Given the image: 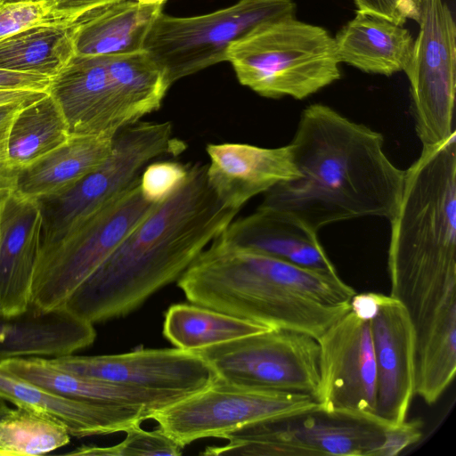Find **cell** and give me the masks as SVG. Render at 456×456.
Here are the masks:
<instances>
[{"mask_svg":"<svg viewBox=\"0 0 456 456\" xmlns=\"http://www.w3.org/2000/svg\"><path fill=\"white\" fill-rule=\"evenodd\" d=\"M300 177L264 193L259 207L285 211L318 232L338 222L392 219L405 170L384 150V136L330 106L303 110L289 143Z\"/></svg>","mask_w":456,"mask_h":456,"instance_id":"obj_1","label":"cell"},{"mask_svg":"<svg viewBox=\"0 0 456 456\" xmlns=\"http://www.w3.org/2000/svg\"><path fill=\"white\" fill-rule=\"evenodd\" d=\"M214 191L207 165L159 203L61 305L92 322L126 315L178 280L239 213Z\"/></svg>","mask_w":456,"mask_h":456,"instance_id":"obj_2","label":"cell"},{"mask_svg":"<svg viewBox=\"0 0 456 456\" xmlns=\"http://www.w3.org/2000/svg\"><path fill=\"white\" fill-rule=\"evenodd\" d=\"M389 222V296L405 308L419 339L456 315L455 131L423 146L405 170Z\"/></svg>","mask_w":456,"mask_h":456,"instance_id":"obj_3","label":"cell"},{"mask_svg":"<svg viewBox=\"0 0 456 456\" xmlns=\"http://www.w3.org/2000/svg\"><path fill=\"white\" fill-rule=\"evenodd\" d=\"M192 304L317 338L350 310L337 273L302 267L216 237L177 280Z\"/></svg>","mask_w":456,"mask_h":456,"instance_id":"obj_4","label":"cell"},{"mask_svg":"<svg viewBox=\"0 0 456 456\" xmlns=\"http://www.w3.org/2000/svg\"><path fill=\"white\" fill-rule=\"evenodd\" d=\"M239 82L272 99L302 100L341 77L334 37L296 18L258 26L227 52Z\"/></svg>","mask_w":456,"mask_h":456,"instance_id":"obj_5","label":"cell"},{"mask_svg":"<svg viewBox=\"0 0 456 456\" xmlns=\"http://www.w3.org/2000/svg\"><path fill=\"white\" fill-rule=\"evenodd\" d=\"M139 180L59 240L41 243L31 305L42 310L61 306L154 210L159 203L144 198Z\"/></svg>","mask_w":456,"mask_h":456,"instance_id":"obj_6","label":"cell"},{"mask_svg":"<svg viewBox=\"0 0 456 456\" xmlns=\"http://www.w3.org/2000/svg\"><path fill=\"white\" fill-rule=\"evenodd\" d=\"M186 144L173 136L169 122L138 121L119 130L104 161L69 187L37 200L41 243L53 242L84 218L129 188L154 159L177 156Z\"/></svg>","mask_w":456,"mask_h":456,"instance_id":"obj_7","label":"cell"},{"mask_svg":"<svg viewBox=\"0 0 456 456\" xmlns=\"http://www.w3.org/2000/svg\"><path fill=\"white\" fill-rule=\"evenodd\" d=\"M389 426L377 415L319 408L285 419L258 422L226 435L224 446L203 455L374 456Z\"/></svg>","mask_w":456,"mask_h":456,"instance_id":"obj_8","label":"cell"},{"mask_svg":"<svg viewBox=\"0 0 456 456\" xmlns=\"http://www.w3.org/2000/svg\"><path fill=\"white\" fill-rule=\"evenodd\" d=\"M292 0H238L218 11L191 17L161 13L144 50L170 84L227 61L230 46L260 25L295 18Z\"/></svg>","mask_w":456,"mask_h":456,"instance_id":"obj_9","label":"cell"},{"mask_svg":"<svg viewBox=\"0 0 456 456\" xmlns=\"http://www.w3.org/2000/svg\"><path fill=\"white\" fill-rule=\"evenodd\" d=\"M319 408L309 395L252 389L216 379L212 385L156 411L151 419L183 448L243 427L298 415Z\"/></svg>","mask_w":456,"mask_h":456,"instance_id":"obj_10","label":"cell"},{"mask_svg":"<svg viewBox=\"0 0 456 456\" xmlns=\"http://www.w3.org/2000/svg\"><path fill=\"white\" fill-rule=\"evenodd\" d=\"M224 383L312 395L319 386V346L305 333L270 329L197 351Z\"/></svg>","mask_w":456,"mask_h":456,"instance_id":"obj_11","label":"cell"},{"mask_svg":"<svg viewBox=\"0 0 456 456\" xmlns=\"http://www.w3.org/2000/svg\"><path fill=\"white\" fill-rule=\"evenodd\" d=\"M419 29L404 69L415 131L422 146L447 138L454 128L456 26L444 0H424Z\"/></svg>","mask_w":456,"mask_h":456,"instance_id":"obj_12","label":"cell"},{"mask_svg":"<svg viewBox=\"0 0 456 456\" xmlns=\"http://www.w3.org/2000/svg\"><path fill=\"white\" fill-rule=\"evenodd\" d=\"M54 99L71 135L113 138L142 114L123 72L107 55L74 54L51 79Z\"/></svg>","mask_w":456,"mask_h":456,"instance_id":"obj_13","label":"cell"},{"mask_svg":"<svg viewBox=\"0 0 456 456\" xmlns=\"http://www.w3.org/2000/svg\"><path fill=\"white\" fill-rule=\"evenodd\" d=\"M319 409L376 415V364L370 321L349 310L316 338Z\"/></svg>","mask_w":456,"mask_h":456,"instance_id":"obj_14","label":"cell"},{"mask_svg":"<svg viewBox=\"0 0 456 456\" xmlns=\"http://www.w3.org/2000/svg\"><path fill=\"white\" fill-rule=\"evenodd\" d=\"M54 366L127 387L185 396L212 385L216 374L196 352L180 348L136 349L119 354L48 358Z\"/></svg>","mask_w":456,"mask_h":456,"instance_id":"obj_15","label":"cell"},{"mask_svg":"<svg viewBox=\"0 0 456 456\" xmlns=\"http://www.w3.org/2000/svg\"><path fill=\"white\" fill-rule=\"evenodd\" d=\"M369 321L377 375L375 414L398 425L407 419L415 395V329L405 308L383 294Z\"/></svg>","mask_w":456,"mask_h":456,"instance_id":"obj_16","label":"cell"},{"mask_svg":"<svg viewBox=\"0 0 456 456\" xmlns=\"http://www.w3.org/2000/svg\"><path fill=\"white\" fill-rule=\"evenodd\" d=\"M208 183L228 206L240 208L253 197L300 177L289 144L264 148L248 143L207 146Z\"/></svg>","mask_w":456,"mask_h":456,"instance_id":"obj_17","label":"cell"},{"mask_svg":"<svg viewBox=\"0 0 456 456\" xmlns=\"http://www.w3.org/2000/svg\"><path fill=\"white\" fill-rule=\"evenodd\" d=\"M41 240L37 201L13 191L0 209L1 317L18 315L28 307Z\"/></svg>","mask_w":456,"mask_h":456,"instance_id":"obj_18","label":"cell"},{"mask_svg":"<svg viewBox=\"0 0 456 456\" xmlns=\"http://www.w3.org/2000/svg\"><path fill=\"white\" fill-rule=\"evenodd\" d=\"M0 372L61 395L110 407L146 411L152 415L186 397L179 394L145 390L73 373L54 366L48 358L44 357L1 361Z\"/></svg>","mask_w":456,"mask_h":456,"instance_id":"obj_19","label":"cell"},{"mask_svg":"<svg viewBox=\"0 0 456 456\" xmlns=\"http://www.w3.org/2000/svg\"><path fill=\"white\" fill-rule=\"evenodd\" d=\"M219 237L302 267L337 273L317 232L285 211L258 207L254 213L233 219Z\"/></svg>","mask_w":456,"mask_h":456,"instance_id":"obj_20","label":"cell"},{"mask_svg":"<svg viewBox=\"0 0 456 456\" xmlns=\"http://www.w3.org/2000/svg\"><path fill=\"white\" fill-rule=\"evenodd\" d=\"M4 320L0 362L12 358H55L73 354L91 346L96 338L92 322L64 306L42 310L29 304L21 314Z\"/></svg>","mask_w":456,"mask_h":456,"instance_id":"obj_21","label":"cell"},{"mask_svg":"<svg viewBox=\"0 0 456 456\" xmlns=\"http://www.w3.org/2000/svg\"><path fill=\"white\" fill-rule=\"evenodd\" d=\"M0 397L53 417L77 438L125 432L152 415L146 411L110 407L61 395L2 372Z\"/></svg>","mask_w":456,"mask_h":456,"instance_id":"obj_22","label":"cell"},{"mask_svg":"<svg viewBox=\"0 0 456 456\" xmlns=\"http://www.w3.org/2000/svg\"><path fill=\"white\" fill-rule=\"evenodd\" d=\"M167 0H121L75 23L74 53L120 55L144 50L146 39Z\"/></svg>","mask_w":456,"mask_h":456,"instance_id":"obj_23","label":"cell"},{"mask_svg":"<svg viewBox=\"0 0 456 456\" xmlns=\"http://www.w3.org/2000/svg\"><path fill=\"white\" fill-rule=\"evenodd\" d=\"M334 41L340 63L389 77L404 70L414 39L403 26L356 12Z\"/></svg>","mask_w":456,"mask_h":456,"instance_id":"obj_24","label":"cell"},{"mask_svg":"<svg viewBox=\"0 0 456 456\" xmlns=\"http://www.w3.org/2000/svg\"><path fill=\"white\" fill-rule=\"evenodd\" d=\"M112 139L70 135L56 149L18 170L14 191L37 200L69 187L104 161Z\"/></svg>","mask_w":456,"mask_h":456,"instance_id":"obj_25","label":"cell"},{"mask_svg":"<svg viewBox=\"0 0 456 456\" xmlns=\"http://www.w3.org/2000/svg\"><path fill=\"white\" fill-rule=\"evenodd\" d=\"M75 23L38 24L0 41V69L53 78L75 54Z\"/></svg>","mask_w":456,"mask_h":456,"instance_id":"obj_26","label":"cell"},{"mask_svg":"<svg viewBox=\"0 0 456 456\" xmlns=\"http://www.w3.org/2000/svg\"><path fill=\"white\" fill-rule=\"evenodd\" d=\"M270 328L196 304H175L165 314L163 334L176 348L197 352Z\"/></svg>","mask_w":456,"mask_h":456,"instance_id":"obj_27","label":"cell"},{"mask_svg":"<svg viewBox=\"0 0 456 456\" xmlns=\"http://www.w3.org/2000/svg\"><path fill=\"white\" fill-rule=\"evenodd\" d=\"M61 108L47 93L24 106L10 130L6 159L16 172L56 149L70 137Z\"/></svg>","mask_w":456,"mask_h":456,"instance_id":"obj_28","label":"cell"},{"mask_svg":"<svg viewBox=\"0 0 456 456\" xmlns=\"http://www.w3.org/2000/svg\"><path fill=\"white\" fill-rule=\"evenodd\" d=\"M70 435L53 417L16 406L0 419V449L6 456L40 455L67 445Z\"/></svg>","mask_w":456,"mask_h":456,"instance_id":"obj_29","label":"cell"},{"mask_svg":"<svg viewBox=\"0 0 456 456\" xmlns=\"http://www.w3.org/2000/svg\"><path fill=\"white\" fill-rule=\"evenodd\" d=\"M126 438L118 444L108 447L84 445L68 452L69 455L92 456H178L183 447L159 428L153 431L143 430L140 425L125 431Z\"/></svg>","mask_w":456,"mask_h":456,"instance_id":"obj_30","label":"cell"},{"mask_svg":"<svg viewBox=\"0 0 456 456\" xmlns=\"http://www.w3.org/2000/svg\"><path fill=\"white\" fill-rule=\"evenodd\" d=\"M189 166L176 161H156L147 165L140 175V189L145 199L161 203L186 180Z\"/></svg>","mask_w":456,"mask_h":456,"instance_id":"obj_31","label":"cell"},{"mask_svg":"<svg viewBox=\"0 0 456 456\" xmlns=\"http://www.w3.org/2000/svg\"><path fill=\"white\" fill-rule=\"evenodd\" d=\"M65 21L55 18L48 0L0 4V41L29 27Z\"/></svg>","mask_w":456,"mask_h":456,"instance_id":"obj_32","label":"cell"},{"mask_svg":"<svg viewBox=\"0 0 456 456\" xmlns=\"http://www.w3.org/2000/svg\"><path fill=\"white\" fill-rule=\"evenodd\" d=\"M424 0H354L356 12L403 26L408 20L419 22Z\"/></svg>","mask_w":456,"mask_h":456,"instance_id":"obj_33","label":"cell"},{"mask_svg":"<svg viewBox=\"0 0 456 456\" xmlns=\"http://www.w3.org/2000/svg\"><path fill=\"white\" fill-rule=\"evenodd\" d=\"M422 436V422L419 419H405L398 425L389 426L385 439L374 456H395L417 443Z\"/></svg>","mask_w":456,"mask_h":456,"instance_id":"obj_34","label":"cell"},{"mask_svg":"<svg viewBox=\"0 0 456 456\" xmlns=\"http://www.w3.org/2000/svg\"><path fill=\"white\" fill-rule=\"evenodd\" d=\"M53 15L60 20L76 22L94 11L121 0H48Z\"/></svg>","mask_w":456,"mask_h":456,"instance_id":"obj_35","label":"cell"},{"mask_svg":"<svg viewBox=\"0 0 456 456\" xmlns=\"http://www.w3.org/2000/svg\"><path fill=\"white\" fill-rule=\"evenodd\" d=\"M50 77L10 71L0 69V90H37L47 91L51 83Z\"/></svg>","mask_w":456,"mask_h":456,"instance_id":"obj_36","label":"cell"},{"mask_svg":"<svg viewBox=\"0 0 456 456\" xmlns=\"http://www.w3.org/2000/svg\"><path fill=\"white\" fill-rule=\"evenodd\" d=\"M30 102H13L0 106V154L5 158L9 134L12 123L20 110Z\"/></svg>","mask_w":456,"mask_h":456,"instance_id":"obj_37","label":"cell"},{"mask_svg":"<svg viewBox=\"0 0 456 456\" xmlns=\"http://www.w3.org/2000/svg\"><path fill=\"white\" fill-rule=\"evenodd\" d=\"M16 173L8 165L6 158L0 154V209L14 191Z\"/></svg>","mask_w":456,"mask_h":456,"instance_id":"obj_38","label":"cell"},{"mask_svg":"<svg viewBox=\"0 0 456 456\" xmlns=\"http://www.w3.org/2000/svg\"><path fill=\"white\" fill-rule=\"evenodd\" d=\"M47 93V91L37 90H0V106L13 102H33Z\"/></svg>","mask_w":456,"mask_h":456,"instance_id":"obj_39","label":"cell"},{"mask_svg":"<svg viewBox=\"0 0 456 456\" xmlns=\"http://www.w3.org/2000/svg\"><path fill=\"white\" fill-rule=\"evenodd\" d=\"M6 404V401L0 397V419L4 416L10 410Z\"/></svg>","mask_w":456,"mask_h":456,"instance_id":"obj_40","label":"cell"},{"mask_svg":"<svg viewBox=\"0 0 456 456\" xmlns=\"http://www.w3.org/2000/svg\"><path fill=\"white\" fill-rule=\"evenodd\" d=\"M43 0H0V4L39 2Z\"/></svg>","mask_w":456,"mask_h":456,"instance_id":"obj_41","label":"cell"},{"mask_svg":"<svg viewBox=\"0 0 456 456\" xmlns=\"http://www.w3.org/2000/svg\"><path fill=\"white\" fill-rule=\"evenodd\" d=\"M4 320L3 317H0V336L4 331Z\"/></svg>","mask_w":456,"mask_h":456,"instance_id":"obj_42","label":"cell"},{"mask_svg":"<svg viewBox=\"0 0 456 456\" xmlns=\"http://www.w3.org/2000/svg\"><path fill=\"white\" fill-rule=\"evenodd\" d=\"M1 453H2V452H1V450H0V455H1Z\"/></svg>","mask_w":456,"mask_h":456,"instance_id":"obj_43","label":"cell"},{"mask_svg":"<svg viewBox=\"0 0 456 456\" xmlns=\"http://www.w3.org/2000/svg\"><path fill=\"white\" fill-rule=\"evenodd\" d=\"M0 317H1V313H0Z\"/></svg>","mask_w":456,"mask_h":456,"instance_id":"obj_44","label":"cell"}]
</instances>
